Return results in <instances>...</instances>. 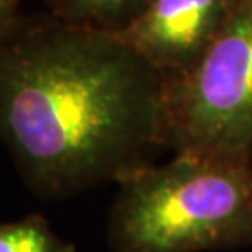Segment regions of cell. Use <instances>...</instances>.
I'll list each match as a JSON object with an SVG mask.
<instances>
[{"instance_id": "1", "label": "cell", "mask_w": 252, "mask_h": 252, "mask_svg": "<svg viewBox=\"0 0 252 252\" xmlns=\"http://www.w3.org/2000/svg\"><path fill=\"white\" fill-rule=\"evenodd\" d=\"M0 43V135L34 194L116 183L168 150L166 79L122 36L43 13Z\"/></svg>"}, {"instance_id": "2", "label": "cell", "mask_w": 252, "mask_h": 252, "mask_svg": "<svg viewBox=\"0 0 252 252\" xmlns=\"http://www.w3.org/2000/svg\"><path fill=\"white\" fill-rule=\"evenodd\" d=\"M108 211L110 252L252 247V153L172 152L124 176Z\"/></svg>"}, {"instance_id": "3", "label": "cell", "mask_w": 252, "mask_h": 252, "mask_svg": "<svg viewBox=\"0 0 252 252\" xmlns=\"http://www.w3.org/2000/svg\"><path fill=\"white\" fill-rule=\"evenodd\" d=\"M168 152L252 153V0H241L206 53L166 82Z\"/></svg>"}, {"instance_id": "4", "label": "cell", "mask_w": 252, "mask_h": 252, "mask_svg": "<svg viewBox=\"0 0 252 252\" xmlns=\"http://www.w3.org/2000/svg\"><path fill=\"white\" fill-rule=\"evenodd\" d=\"M241 0H150L120 32L162 73L166 82L187 73L206 53Z\"/></svg>"}, {"instance_id": "5", "label": "cell", "mask_w": 252, "mask_h": 252, "mask_svg": "<svg viewBox=\"0 0 252 252\" xmlns=\"http://www.w3.org/2000/svg\"><path fill=\"white\" fill-rule=\"evenodd\" d=\"M45 13L67 25L120 34L150 0H37Z\"/></svg>"}, {"instance_id": "6", "label": "cell", "mask_w": 252, "mask_h": 252, "mask_svg": "<svg viewBox=\"0 0 252 252\" xmlns=\"http://www.w3.org/2000/svg\"><path fill=\"white\" fill-rule=\"evenodd\" d=\"M0 252H77L53 230L41 213H28L0 226Z\"/></svg>"}, {"instance_id": "7", "label": "cell", "mask_w": 252, "mask_h": 252, "mask_svg": "<svg viewBox=\"0 0 252 252\" xmlns=\"http://www.w3.org/2000/svg\"><path fill=\"white\" fill-rule=\"evenodd\" d=\"M23 2L25 0H0V39L11 34L23 17Z\"/></svg>"}]
</instances>
